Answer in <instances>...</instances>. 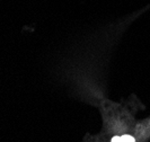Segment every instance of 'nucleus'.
<instances>
[{
	"instance_id": "obj_1",
	"label": "nucleus",
	"mask_w": 150,
	"mask_h": 142,
	"mask_svg": "<svg viewBox=\"0 0 150 142\" xmlns=\"http://www.w3.org/2000/svg\"><path fill=\"white\" fill-rule=\"evenodd\" d=\"M112 142H134V139L130 135H122V136H114Z\"/></svg>"
}]
</instances>
